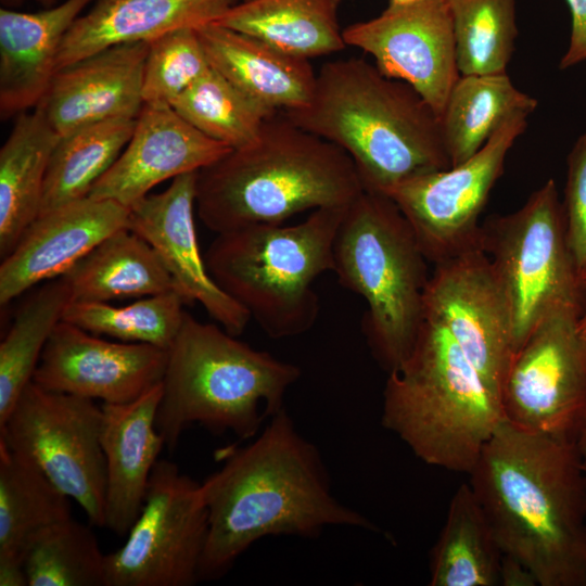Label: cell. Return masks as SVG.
Instances as JSON below:
<instances>
[{
	"mask_svg": "<svg viewBox=\"0 0 586 586\" xmlns=\"http://www.w3.org/2000/svg\"><path fill=\"white\" fill-rule=\"evenodd\" d=\"M201 487L208 534L200 581L222 576L267 536L313 538L328 526L381 532L335 498L318 448L298 432L285 408L251 443L230 449Z\"/></svg>",
	"mask_w": 586,
	"mask_h": 586,
	"instance_id": "cell-1",
	"label": "cell"
},
{
	"mask_svg": "<svg viewBox=\"0 0 586 586\" xmlns=\"http://www.w3.org/2000/svg\"><path fill=\"white\" fill-rule=\"evenodd\" d=\"M469 474L504 555L539 586H586V470L575 442L505 420Z\"/></svg>",
	"mask_w": 586,
	"mask_h": 586,
	"instance_id": "cell-2",
	"label": "cell"
},
{
	"mask_svg": "<svg viewBox=\"0 0 586 586\" xmlns=\"http://www.w3.org/2000/svg\"><path fill=\"white\" fill-rule=\"evenodd\" d=\"M282 113L341 148L367 191L385 194L410 177L451 167L435 111L361 58L324 63L310 101Z\"/></svg>",
	"mask_w": 586,
	"mask_h": 586,
	"instance_id": "cell-3",
	"label": "cell"
},
{
	"mask_svg": "<svg viewBox=\"0 0 586 586\" xmlns=\"http://www.w3.org/2000/svg\"><path fill=\"white\" fill-rule=\"evenodd\" d=\"M364 191L341 148L277 113L251 144L198 171L195 212L217 234L282 224L309 209L347 207Z\"/></svg>",
	"mask_w": 586,
	"mask_h": 586,
	"instance_id": "cell-4",
	"label": "cell"
},
{
	"mask_svg": "<svg viewBox=\"0 0 586 586\" xmlns=\"http://www.w3.org/2000/svg\"><path fill=\"white\" fill-rule=\"evenodd\" d=\"M301 374L294 364L186 311L168 348L156 428L170 450L194 423L251 440L265 418L284 408L285 394Z\"/></svg>",
	"mask_w": 586,
	"mask_h": 586,
	"instance_id": "cell-5",
	"label": "cell"
},
{
	"mask_svg": "<svg viewBox=\"0 0 586 586\" xmlns=\"http://www.w3.org/2000/svg\"><path fill=\"white\" fill-rule=\"evenodd\" d=\"M381 419L424 463L462 473L506 420L500 398L424 313L410 355L388 373Z\"/></svg>",
	"mask_w": 586,
	"mask_h": 586,
	"instance_id": "cell-6",
	"label": "cell"
},
{
	"mask_svg": "<svg viewBox=\"0 0 586 586\" xmlns=\"http://www.w3.org/2000/svg\"><path fill=\"white\" fill-rule=\"evenodd\" d=\"M347 207H323L297 225L257 224L217 233L204 256L211 277L271 339L316 323L315 280L333 270V244Z\"/></svg>",
	"mask_w": 586,
	"mask_h": 586,
	"instance_id": "cell-7",
	"label": "cell"
},
{
	"mask_svg": "<svg viewBox=\"0 0 586 586\" xmlns=\"http://www.w3.org/2000/svg\"><path fill=\"white\" fill-rule=\"evenodd\" d=\"M428 262L388 196L365 190L347 206L333 244L332 271L365 300L362 331L387 373L404 364L416 343L430 279Z\"/></svg>",
	"mask_w": 586,
	"mask_h": 586,
	"instance_id": "cell-8",
	"label": "cell"
},
{
	"mask_svg": "<svg viewBox=\"0 0 586 586\" xmlns=\"http://www.w3.org/2000/svg\"><path fill=\"white\" fill-rule=\"evenodd\" d=\"M481 246L509 302L514 354L551 310L583 306V286L553 179L534 191L518 211L481 225Z\"/></svg>",
	"mask_w": 586,
	"mask_h": 586,
	"instance_id": "cell-9",
	"label": "cell"
},
{
	"mask_svg": "<svg viewBox=\"0 0 586 586\" xmlns=\"http://www.w3.org/2000/svg\"><path fill=\"white\" fill-rule=\"evenodd\" d=\"M102 407L94 399L44 390L33 381L0 425V441L24 455L85 511L105 525L106 467Z\"/></svg>",
	"mask_w": 586,
	"mask_h": 586,
	"instance_id": "cell-10",
	"label": "cell"
},
{
	"mask_svg": "<svg viewBox=\"0 0 586 586\" xmlns=\"http://www.w3.org/2000/svg\"><path fill=\"white\" fill-rule=\"evenodd\" d=\"M208 534L201 483L160 459L125 544L105 557L104 586H191Z\"/></svg>",
	"mask_w": 586,
	"mask_h": 586,
	"instance_id": "cell-11",
	"label": "cell"
},
{
	"mask_svg": "<svg viewBox=\"0 0 586 586\" xmlns=\"http://www.w3.org/2000/svg\"><path fill=\"white\" fill-rule=\"evenodd\" d=\"M582 305L551 310L514 354L500 399L508 422L575 442L586 422V341Z\"/></svg>",
	"mask_w": 586,
	"mask_h": 586,
	"instance_id": "cell-12",
	"label": "cell"
},
{
	"mask_svg": "<svg viewBox=\"0 0 586 586\" xmlns=\"http://www.w3.org/2000/svg\"><path fill=\"white\" fill-rule=\"evenodd\" d=\"M528 116L510 117L467 161L410 177L384 194L409 222L429 262L436 264L482 247L479 217Z\"/></svg>",
	"mask_w": 586,
	"mask_h": 586,
	"instance_id": "cell-13",
	"label": "cell"
},
{
	"mask_svg": "<svg viewBox=\"0 0 586 586\" xmlns=\"http://www.w3.org/2000/svg\"><path fill=\"white\" fill-rule=\"evenodd\" d=\"M423 313L445 327L487 386L500 398L514 356L512 315L492 262L482 247L434 264L424 293Z\"/></svg>",
	"mask_w": 586,
	"mask_h": 586,
	"instance_id": "cell-14",
	"label": "cell"
},
{
	"mask_svg": "<svg viewBox=\"0 0 586 586\" xmlns=\"http://www.w3.org/2000/svg\"><path fill=\"white\" fill-rule=\"evenodd\" d=\"M346 46L371 55L387 77L410 85L441 116L460 76L448 0L392 4L343 29Z\"/></svg>",
	"mask_w": 586,
	"mask_h": 586,
	"instance_id": "cell-15",
	"label": "cell"
},
{
	"mask_svg": "<svg viewBox=\"0 0 586 586\" xmlns=\"http://www.w3.org/2000/svg\"><path fill=\"white\" fill-rule=\"evenodd\" d=\"M168 351L145 343L113 342L66 321L49 337L33 382L102 404L136 400L163 380Z\"/></svg>",
	"mask_w": 586,
	"mask_h": 586,
	"instance_id": "cell-16",
	"label": "cell"
},
{
	"mask_svg": "<svg viewBox=\"0 0 586 586\" xmlns=\"http://www.w3.org/2000/svg\"><path fill=\"white\" fill-rule=\"evenodd\" d=\"M196 174L181 175L164 191L133 204L128 228L155 250L187 305L199 303L221 328L239 336L252 318L214 281L201 254L194 222Z\"/></svg>",
	"mask_w": 586,
	"mask_h": 586,
	"instance_id": "cell-17",
	"label": "cell"
},
{
	"mask_svg": "<svg viewBox=\"0 0 586 586\" xmlns=\"http://www.w3.org/2000/svg\"><path fill=\"white\" fill-rule=\"evenodd\" d=\"M232 149L191 126L168 104H144L132 135L88 196L128 208L157 184L199 171Z\"/></svg>",
	"mask_w": 586,
	"mask_h": 586,
	"instance_id": "cell-18",
	"label": "cell"
},
{
	"mask_svg": "<svg viewBox=\"0 0 586 586\" xmlns=\"http://www.w3.org/2000/svg\"><path fill=\"white\" fill-rule=\"evenodd\" d=\"M129 208L86 196L40 214L0 265V304L62 277L95 245L128 227Z\"/></svg>",
	"mask_w": 586,
	"mask_h": 586,
	"instance_id": "cell-19",
	"label": "cell"
},
{
	"mask_svg": "<svg viewBox=\"0 0 586 586\" xmlns=\"http://www.w3.org/2000/svg\"><path fill=\"white\" fill-rule=\"evenodd\" d=\"M149 42L116 46L58 71L36 106L64 136L114 118H137L144 102L143 69Z\"/></svg>",
	"mask_w": 586,
	"mask_h": 586,
	"instance_id": "cell-20",
	"label": "cell"
},
{
	"mask_svg": "<svg viewBox=\"0 0 586 586\" xmlns=\"http://www.w3.org/2000/svg\"><path fill=\"white\" fill-rule=\"evenodd\" d=\"M162 382L133 402L102 404L101 444L106 467L105 525L127 535L137 520L165 441L156 428Z\"/></svg>",
	"mask_w": 586,
	"mask_h": 586,
	"instance_id": "cell-21",
	"label": "cell"
},
{
	"mask_svg": "<svg viewBox=\"0 0 586 586\" xmlns=\"http://www.w3.org/2000/svg\"><path fill=\"white\" fill-rule=\"evenodd\" d=\"M94 0H65L44 10L0 9V116L36 107L56 73L65 35Z\"/></svg>",
	"mask_w": 586,
	"mask_h": 586,
	"instance_id": "cell-22",
	"label": "cell"
},
{
	"mask_svg": "<svg viewBox=\"0 0 586 586\" xmlns=\"http://www.w3.org/2000/svg\"><path fill=\"white\" fill-rule=\"evenodd\" d=\"M235 0H94L65 35L56 72L105 49L217 22Z\"/></svg>",
	"mask_w": 586,
	"mask_h": 586,
	"instance_id": "cell-23",
	"label": "cell"
},
{
	"mask_svg": "<svg viewBox=\"0 0 586 586\" xmlns=\"http://www.w3.org/2000/svg\"><path fill=\"white\" fill-rule=\"evenodd\" d=\"M195 30L209 65L258 104L286 112L310 101L317 74L309 60L216 22Z\"/></svg>",
	"mask_w": 586,
	"mask_h": 586,
	"instance_id": "cell-24",
	"label": "cell"
},
{
	"mask_svg": "<svg viewBox=\"0 0 586 586\" xmlns=\"http://www.w3.org/2000/svg\"><path fill=\"white\" fill-rule=\"evenodd\" d=\"M71 517L69 497L0 441V586L28 585V549L42 532Z\"/></svg>",
	"mask_w": 586,
	"mask_h": 586,
	"instance_id": "cell-25",
	"label": "cell"
},
{
	"mask_svg": "<svg viewBox=\"0 0 586 586\" xmlns=\"http://www.w3.org/2000/svg\"><path fill=\"white\" fill-rule=\"evenodd\" d=\"M60 135L39 107L22 113L0 149V256L39 216L44 181Z\"/></svg>",
	"mask_w": 586,
	"mask_h": 586,
	"instance_id": "cell-26",
	"label": "cell"
},
{
	"mask_svg": "<svg viewBox=\"0 0 586 586\" xmlns=\"http://www.w3.org/2000/svg\"><path fill=\"white\" fill-rule=\"evenodd\" d=\"M62 278L71 303H110L175 290L155 250L128 227L102 240Z\"/></svg>",
	"mask_w": 586,
	"mask_h": 586,
	"instance_id": "cell-27",
	"label": "cell"
},
{
	"mask_svg": "<svg viewBox=\"0 0 586 586\" xmlns=\"http://www.w3.org/2000/svg\"><path fill=\"white\" fill-rule=\"evenodd\" d=\"M342 0H243L216 22L292 55L311 59L344 50Z\"/></svg>",
	"mask_w": 586,
	"mask_h": 586,
	"instance_id": "cell-28",
	"label": "cell"
},
{
	"mask_svg": "<svg viewBox=\"0 0 586 586\" xmlns=\"http://www.w3.org/2000/svg\"><path fill=\"white\" fill-rule=\"evenodd\" d=\"M536 106L507 73L460 75L440 116L451 166L474 155L510 117L530 115Z\"/></svg>",
	"mask_w": 586,
	"mask_h": 586,
	"instance_id": "cell-29",
	"label": "cell"
},
{
	"mask_svg": "<svg viewBox=\"0 0 586 586\" xmlns=\"http://www.w3.org/2000/svg\"><path fill=\"white\" fill-rule=\"evenodd\" d=\"M502 551L470 484L453 495L430 556L431 586H496Z\"/></svg>",
	"mask_w": 586,
	"mask_h": 586,
	"instance_id": "cell-30",
	"label": "cell"
},
{
	"mask_svg": "<svg viewBox=\"0 0 586 586\" xmlns=\"http://www.w3.org/2000/svg\"><path fill=\"white\" fill-rule=\"evenodd\" d=\"M135 125L136 118H114L61 136L49 162L40 214L88 196L123 152Z\"/></svg>",
	"mask_w": 586,
	"mask_h": 586,
	"instance_id": "cell-31",
	"label": "cell"
},
{
	"mask_svg": "<svg viewBox=\"0 0 586 586\" xmlns=\"http://www.w3.org/2000/svg\"><path fill=\"white\" fill-rule=\"evenodd\" d=\"M72 302L62 277L43 282L20 308L0 343V425L33 381L44 346Z\"/></svg>",
	"mask_w": 586,
	"mask_h": 586,
	"instance_id": "cell-32",
	"label": "cell"
},
{
	"mask_svg": "<svg viewBox=\"0 0 586 586\" xmlns=\"http://www.w3.org/2000/svg\"><path fill=\"white\" fill-rule=\"evenodd\" d=\"M171 106L200 132L232 150L255 141L265 122L278 113L252 100L212 66Z\"/></svg>",
	"mask_w": 586,
	"mask_h": 586,
	"instance_id": "cell-33",
	"label": "cell"
},
{
	"mask_svg": "<svg viewBox=\"0 0 586 586\" xmlns=\"http://www.w3.org/2000/svg\"><path fill=\"white\" fill-rule=\"evenodd\" d=\"M187 305L171 290L141 297L125 306L110 303H69L63 321L122 342L145 343L168 351L181 327Z\"/></svg>",
	"mask_w": 586,
	"mask_h": 586,
	"instance_id": "cell-34",
	"label": "cell"
},
{
	"mask_svg": "<svg viewBox=\"0 0 586 586\" xmlns=\"http://www.w3.org/2000/svg\"><path fill=\"white\" fill-rule=\"evenodd\" d=\"M460 75L507 73L518 36L515 0H448Z\"/></svg>",
	"mask_w": 586,
	"mask_h": 586,
	"instance_id": "cell-35",
	"label": "cell"
},
{
	"mask_svg": "<svg viewBox=\"0 0 586 586\" xmlns=\"http://www.w3.org/2000/svg\"><path fill=\"white\" fill-rule=\"evenodd\" d=\"M105 557L92 528L71 517L42 532L28 549V586H104Z\"/></svg>",
	"mask_w": 586,
	"mask_h": 586,
	"instance_id": "cell-36",
	"label": "cell"
},
{
	"mask_svg": "<svg viewBox=\"0 0 586 586\" xmlns=\"http://www.w3.org/2000/svg\"><path fill=\"white\" fill-rule=\"evenodd\" d=\"M209 68L195 28H179L152 40L143 69L144 104L171 105Z\"/></svg>",
	"mask_w": 586,
	"mask_h": 586,
	"instance_id": "cell-37",
	"label": "cell"
},
{
	"mask_svg": "<svg viewBox=\"0 0 586 586\" xmlns=\"http://www.w3.org/2000/svg\"><path fill=\"white\" fill-rule=\"evenodd\" d=\"M562 205L568 245L582 283L586 278V132L577 138L568 156Z\"/></svg>",
	"mask_w": 586,
	"mask_h": 586,
	"instance_id": "cell-38",
	"label": "cell"
},
{
	"mask_svg": "<svg viewBox=\"0 0 586 586\" xmlns=\"http://www.w3.org/2000/svg\"><path fill=\"white\" fill-rule=\"evenodd\" d=\"M571 13V35L568 49L560 61L565 69L586 61V0H565Z\"/></svg>",
	"mask_w": 586,
	"mask_h": 586,
	"instance_id": "cell-39",
	"label": "cell"
},
{
	"mask_svg": "<svg viewBox=\"0 0 586 586\" xmlns=\"http://www.w3.org/2000/svg\"><path fill=\"white\" fill-rule=\"evenodd\" d=\"M499 585L502 586H536L538 585L534 574L515 558L502 555Z\"/></svg>",
	"mask_w": 586,
	"mask_h": 586,
	"instance_id": "cell-40",
	"label": "cell"
},
{
	"mask_svg": "<svg viewBox=\"0 0 586 586\" xmlns=\"http://www.w3.org/2000/svg\"><path fill=\"white\" fill-rule=\"evenodd\" d=\"M584 302L583 309L578 318V330L583 339L586 341V278L582 282Z\"/></svg>",
	"mask_w": 586,
	"mask_h": 586,
	"instance_id": "cell-41",
	"label": "cell"
},
{
	"mask_svg": "<svg viewBox=\"0 0 586 586\" xmlns=\"http://www.w3.org/2000/svg\"><path fill=\"white\" fill-rule=\"evenodd\" d=\"M576 445L578 448V451L584 460H586V422L584 424V428L582 432L579 433Z\"/></svg>",
	"mask_w": 586,
	"mask_h": 586,
	"instance_id": "cell-42",
	"label": "cell"
},
{
	"mask_svg": "<svg viewBox=\"0 0 586 586\" xmlns=\"http://www.w3.org/2000/svg\"><path fill=\"white\" fill-rule=\"evenodd\" d=\"M2 1H5L8 3H17V2H22V1H25V0H2ZM33 1H37L41 4H44V5H48V7H52L54 5V3L58 1V0H33Z\"/></svg>",
	"mask_w": 586,
	"mask_h": 586,
	"instance_id": "cell-43",
	"label": "cell"
},
{
	"mask_svg": "<svg viewBox=\"0 0 586 586\" xmlns=\"http://www.w3.org/2000/svg\"><path fill=\"white\" fill-rule=\"evenodd\" d=\"M417 1L419 0H388L390 3L398 5L410 4Z\"/></svg>",
	"mask_w": 586,
	"mask_h": 586,
	"instance_id": "cell-44",
	"label": "cell"
},
{
	"mask_svg": "<svg viewBox=\"0 0 586 586\" xmlns=\"http://www.w3.org/2000/svg\"><path fill=\"white\" fill-rule=\"evenodd\" d=\"M583 462H584V468L586 470V460L583 459Z\"/></svg>",
	"mask_w": 586,
	"mask_h": 586,
	"instance_id": "cell-45",
	"label": "cell"
}]
</instances>
